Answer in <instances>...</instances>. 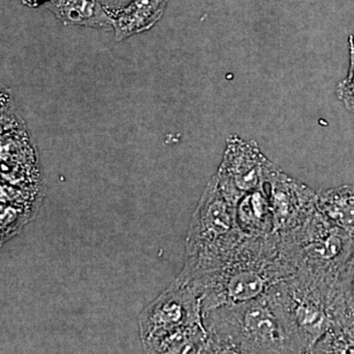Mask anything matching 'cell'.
I'll list each match as a JSON object with an SVG mask.
<instances>
[{"label": "cell", "mask_w": 354, "mask_h": 354, "mask_svg": "<svg viewBox=\"0 0 354 354\" xmlns=\"http://www.w3.org/2000/svg\"><path fill=\"white\" fill-rule=\"evenodd\" d=\"M203 324L201 300L189 286L176 281L139 317L144 349L177 330Z\"/></svg>", "instance_id": "obj_6"}, {"label": "cell", "mask_w": 354, "mask_h": 354, "mask_svg": "<svg viewBox=\"0 0 354 354\" xmlns=\"http://www.w3.org/2000/svg\"><path fill=\"white\" fill-rule=\"evenodd\" d=\"M335 286L295 274L267 295L281 320L295 353H311L334 323Z\"/></svg>", "instance_id": "obj_4"}, {"label": "cell", "mask_w": 354, "mask_h": 354, "mask_svg": "<svg viewBox=\"0 0 354 354\" xmlns=\"http://www.w3.org/2000/svg\"><path fill=\"white\" fill-rule=\"evenodd\" d=\"M209 353H295L283 320L267 293L204 312Z\"/></svg>", "instance_id": "obj_2"}, {"label": "cell", "mask_w": 354, "mask_h": 354, "mask_svg": "<svg viewBox=\"0 0 354 354\" xmlns=\"http://www.w3.org/2000/svg\"><path fill=\"white\" fill-rule=\"evenodd\" d=\"M266 188L276 232L299 227L318 209L316 191L288 176L274 162L268 169Z\"/></svg>", "instance_id": "obj_8"}, {"label": "cell", "mask_w": 354, "mask_h": 354, "mask_svg": "<svg viewBox=\"0 0 354 354\" xmlns=\"http://www.w3.org/2000/svg\"><path fill=\"white\" fill-rule=\"evenodd\" d=\"M23 6L29 8H39L41 6H46L51 0H21Z\"/></svg>", "instance_id": "obj_17"}, {"label": "cell", "mask_w": 354, "mask_h": 354, "mask_svg": "<svg viewBox=\"0 0 354 354\" xmlns=\"http://www.w3.org/2000/svg\"><path fill=\"white\" fill-rule=\"evenodd\" d=\"M237 227L247 236H266L276 232L266 185L249 191L235 205Z\"/></svg>", "instance_id": "obj_9"}, {"label": "cell", "mask_w": 354, "mask_h": 354, "mask_svg": "<svg viewBox=\"0 0 354 354\" xmlns=\"http://www.w3.org/2000/svg\"><path fill=\"white\" fill-rule=\"evenodd\" d=\"M271 164L255 141L232 135L227 139V148L214 178L221 194L236 205L245 193L266 185Z\"/></svg>", "instance_id": "obj_7"}, {"label": "cell", "mask_w": 354, "mask_h": 354, "mask_svg": "<svg viewBox=\"0 0 354 354\" xmlns=\"http://www.w3.org/2000/svg\"><path fill=\"white\" fill-rule=\"evenodd\" d=\"M281 257L291 272L337 286L354 248V237L317 209L299 227L279 232Z\"/></svg>", "instance_id": "obj_3"}, {"label": "cell", "mask_w": 354, "mask_h": 354, "mask_svg": "<svg viewBox=\"0 0 354 354\" xmlns=\"http://www.w3.org/2000/svg\"><path fill=\"white\" fill-rule=\"evenodd\" d=\"M317 208L330 223L354 237V184L318 191Z\"/></svg>", "instance_id": "obj_12"}, {"label": "cell", "mask_w": 354, "mask_h": 354, "mask_svg": "<svg viewBox=\"0 0 354 354\" xmlns=\"http://www.w3.org/2000/svg\"><path fill=\"white\" fill-rule=\"evenodd\" d=\"M349 70L348 77L337 87V95L348 111L354 114V41L349 36Z\"/></svg>", "instance_id": "obj_15"}, {"label": "cell", "mask_w": 354, "mask_h": 354, "mask_svg": "<svg viewBox=\"0 0 354 354\" xmlns=\"http://www.w3.org/2000/svg\"><path fill=\"white\" fill-rule=\"evenodd\" d=\"M279 232L244 237L223 264L185 281L201 300L202 314L221 305L248 301L290 278L281 257Z\"/></svg>", "instance_id": "obj_1"}, {"label": "cell", "mask_w": 354, "mask_h": 354, "mask_svg": "<svg viewBox=\"0 0 354 354\" xmlns=\"http://www.w3.org/2000/svg\"><path fill=\"white\" fill-rule=\"evenodd\" d=\"M209 335L204 324L177 330L156 342L148 353H209Z\"/></svg>", "instance_id": "obj_13"}, {"label": "cell", "mask_w": 354, "mask_h": 354, "mask_svg": "<svg viewBox=\"0 0 354 354\" xmlns=\"http://www.w3.org/2000/svg\"><path fill=\"white\" fill-rule=\"evenodd\" d=\"M354 322V248L341 272L334 300V323L348 325Z\"/></svg>", "instance_id": "obj_14"}, {"label": "cell", "mask_w": 354, "mask_h": 354, "mask_svg": "<svg viewBox=\"0 0 354 354\" xmlns=\"http://www.w3.org/2000/svg\"><path fill=\"white\" fill-rule=\"evenodd\" d=\"M44 7L64 25L113 29V17L100 0H51Z\"/></svg>", "instance_id": "obj_11"}, {"label": "cell", "mask_w": 354, "mask_h": 354, "mask_svg": "<svg viewBox=\"0 0 354 354\" xmlns=\"http://www.w3.org/2000/svg\"><path fill=\"white\" fill-rule=\"evenodd\" d=\"M169 0H132L120 12L114 14V39L122 41L149 31L164 16Z\"/></svg>", "instance_id": "obj_10"}, {"label": "cell", "mask_w": 354, "mask_h": 354, "mask_svg": "<svg viewBox=\"0 0 354 354\" xmlns=\"http://www.w3.org/2000/svg\"><path fill=\"white\" fill-rule=\"evenodd\" d=\"M245 236L237 227L235 205L221 194L213 176L191 221L183 271L213 269L223 262Z\"/></svg>", "instance_id": "obj_5"}, {"label": "cell", "mask_w": 354, "mask_h": 354, "mask_svg": "<svg viewBox=\"0 0 354 354\" xmlns=\"http://www.w3.org/2000/svg\"><path fill=\"white\" fill-rule=\"evenodd\" d=\"M111 16L125 8L132 0H100Z\"/></svg>", "instance_id": "obj_16"}]
</instances>
